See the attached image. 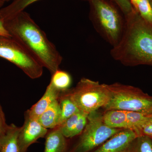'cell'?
<instances>
[{
  "instance_id": "1",
  "label": "cell",
  "mask_w": 152,
  "mask_h": 152,
  "mask_svg": "<svg viewBox=\"0 0 152 152\" xmlns=\"http://www.w3.org/2000/svg\"><path fill=\"white\" fill-rule=\"evenodd\" d=\"M3 23L11 37L52 75L59 69L62 56L29 14L23 11Z\"/></svg>"
},
{
  "instance_id": "2",
  "label": "cell",
  "mask_w": 152,
  "mask_h": 152,
  "mask_svg": "<svg viewBox=\"0 0 152 152\" xmlns=\"http://www.w3.org/2000/svg\"><path fill=\"white\" fill-rule=\"evenodd\" d=\"M125 18L124 31L111 50L112 57L126 66H152V26L135 10Z\"/></svg>"
},
{
  "instance_id": "3",
  "label": "cell",
  "mask_w": 152,
  "mask_h": 152,
  "mask_svg": "<svg viewBox=\"0 0 152 152\" xmlns=\"http://www.w3.org/2000/svg\"><path fill=\"white\" fill-rule=\"evenodd\" d=\"M90 18L96 29L112 46L119 42L124 31L126 19L112 0H89Z\"/></svg>"
},
{
  "instance_id": "4",
  "label": "cell",
  "mask_w": 152,
  "mask_h": 152,
  "mask_svg": "<svg viewBox=\"0 0 152 152\" xmlns=\"http://www.w3.org/2000/svg\"><path fill=\"white\" fill-rule=\"evenodd\" d=\"M80 110L89 114L109 103L110 92L108 85L83 78L75 87L66 91Z\"/></svg>"
},
{
  "instance_id": "5",
  "label": "cell",
  "mask_w": 152,
  "mask_h": 152,
  "mask_svg": "<svg viewBox=\"0 0 152 152\" xmlns=\"http://www.w3.org/2000/svg\"><path fill=\"white\" fill-rule=\"evenodd\" d=\"M111 94L106 110H119L127 112L152 113V96L140 89L120 83L107 85Z\"/></svg>"
},
{
  "instance_id": "6",
  "label": "cell",
  "mask_w": 152,
  "mask_h": 152,
  "mask_svg": "<svg viewBox=\"0 0 152 152\" xmlns=\"http://www.w3.org/2000/svg\"><path fill=\"white\" fill-rule=\"evenodd\" d=\"M103 115L98 110L88 115L86 127L78 140L69 152H89L121 130L109 127L104 122Z\"/></svg>"
},
{
  "instance_id": "7",
  "label": "cell",
  "mask_w": 152,
  "mask_h": 152,
  "mask_svg": "<svg viewBox=\"0 0 152 152\" xmlns=\"http://www.w3.org/2000/svg\"><path fill=\"white\" fill-rule=\"evenodd\" d=\"M0 58L12 63L29 77H40L43 67L21 45L11 37L0 35Z\"/></svg>"
},
{
  "instance_id": "8",
  "label": "cell",
  "mask_w": 152,
  "mask_h": 152,
  "mask_svg": "<svg viewBox=\"0 0 152 152\" xmlns=\"http://www.w3.org/2000/svg\"><path fill=\"white\" fill-rule=\"evenodd\" d=\"M48 129L44 127L38 120L25 115L23 125L20 127L18 142L20 152H27L29 147L39 139L45 137Z\"/></svg>"
},
{
  "instance_id": "9",
  "label": "cell",
  "mask_w": 152,
  "mask_h": 152,
  "mask_svg": "<svg viewBox=\"0 0 152 152\" xmlns=\"http://www.w3.org/2000/svg\"><path fill=\"white\" fill-rule=\"evenodd\" d=\"M137 137L133 130H121L93 152H128Z\"/></svg>"
},
{
  "instance_id": "10",
  "label": "cell",
  "mask_w": 152,
  "mask_h": 152,
  "mask_svg": "<svg viewBox=\"0 0 152 152\" xmlns=\"http://www.w3.org/2000/svg\"><path fill=\"white\" fill-rule=\"evenodd\" d=\"M88 115L80 111L70 117L57 128L66 138H72L80 135L86 125Z\"/></svg>"
},
{
  "instance_id": "11",
  "label": "cell",
  "mask_w": 152,
  "mask_h": 152,
  "mask_svg": "<svg viewBox=\"0 0 152 152\" xmlns=\"http://www.w3.org/2000/svg\"><path fill=\"white\" fill-rule=\"evenodd\" d=\"M61 93V91L50 83L43 96L31 108L28 110L26 113L30 118L38 120L50 105L59 99Z\"/></svg>"
},
{
  "instance_id": "12",
  "label": "cell",
  "mask_w": 152,
  "mask_h": 152,
  "mask_svg": "<svg viewBox=\"0 0 152 152\" xmlns=\"http://www.w3.org/2000/svg\"><path fill=\"white\" fill-rule=\"evenodd\" d=\"M67 138L58 128L48 131L45 137L44 152H68Z\"/></svg>"
},
{
  "instance_id": "13",
  "label": "cell",
  "mask_w": 152,
  "mask_h": 152,
  "mask_svg": "<svg viewBox=\"0 0 152 152\" xmlns=\"http://www.w3.org/2000/svg\"><path fill=\"white\" fill-rule=\"evenodd\" d=\"M60 120L61 108L58 99L53 102L38 119L41 125L48 129L58 126Z\"/></svg>"
},
{
  "instance_id": "14",
  "label": "cell",
  "mask_w": 152,
  "mask_h": 152,
  "mask_svg": "<svg viewBox=\"0 0 152 152\" xmlns=\"http://www.w3.org/2000/svg\"><path fill=\"white\" fill-rule=\"evenodd\" d=\"M20 127L13 124L8 125L0 143V152H20L18 138Z\"/></svg>"
},
{
  "instance_id": "15",
  "label": "cell",
  "mask_w": 152,
  "mask_h": 152,
  "mask_svg": "<svg viewBox=\"0 0 152 152\" xmlns=\"http://www.w3.org/2000/svg\"><path fill=\"white\" fill-rule=\"evenodd\" d=\"M40 0H12L0 10V20L5 22L15 16L18 14L25 11V9L32 4ZM88 1L89 0H83Z\"/></svg>"
},
{
  "instance_id": "16",
  "label": "cell",
  "mask_w": 152,
  "mask_h": 152,
  "mask_svg": "<svg viewBox=\"0 0 152 152\" xmlns=\"http://www.w3.org/2000/svg\"><path fill=\"white\" fill-rule=\"evenodd\" d=\"M103 118L104 122L109 127L121 129H129L126 111L107 110L103 115Z\"/></svg>"
},
{
  "instance_id": "17",
  "label": "cell",
  "mask_w": 152,
  "mask_h": 152,
  "mask_svg": "<svg viewBox=\"0 0 152 152\" xmlns=\"http://www.w3.org/2000/svg\"><path fill=\"white\" fill-rule=\"evenodd\" d=\"M58 101L61 108L60 126L70 117L80 110L67 94L66 91L61 93Z\"/></svg>"
},
{
  "instance_id": "18",
  "label": "cell",
  "mask_w": 152,
  "mask_h": 152,
  "mask_svg": "<svg viewBox=\"0 0 152 152\" xmlns=\"http://www.w3.org/2000/svg\"><path fill=\"white\" fill-rule=\"evenodd\" d=\"M52 75L50 83L57 90L63 92L69 89L72 79L68 72L58 69Z\"/></svg>"
},
{
  "instance_id": "19",
  "label": "cell",
  "mask_w": 152,
  "mask_h": 152,
  "mask_svg": "<svg viewBox=\"0 0 152 152\" xmlns=\"http://www.w3.org/2000/svg\"><path fill=\"white\" fill-rule=\"evenodd\" d=\"M129 129L136 131L152 118V113L127 111Z\"/></svg>"
},
{
  "instance_id": "20",
  "label": "cell",
  "mask_w": 152,
  "mask_h": 152,
  "mask_svg": "<svg viewBox=\"0 0 152 152\" xmlns=\"http://www.w3.org/2000/svg\"><path fill=\"white\" fill-rule=\"evenodd\" d=\"M128 152H152V139L145 136H138Z\"/></svg>"
},
{
  "instance_id": "21",
  "label": "cell",
  "mask_w": 152,
  "mask_h": 152,
  "mask_svg": "<svg viewBox=\"0 0 152 152\" xmlns=\"http://www.w3.org/2000/svg\"><path fill=\"white\" fill-rule=\"evenodd\" d=\"M136 10L144 20L152 26V7L149 0H138Z\"/></svg>"
},
{
  "instance_id": "22",
  "label": "cell",
  "mask_w": 152,
  "mask_h": 152,
  "mask_svg": "<svg viewBox=\"0 0 152 152\" xmlns=\"http://www.w3.org/2000/svg\"><path fill=\"white\" fill-rule=\"evenodd\" d=\"M118 6L124 16L135 10L130 0H112Z\"/></svg>"
},
{
  "instance_id": "23",
  "label": "cell",
  "mask_w": 152,
  "mask_h": 152,
  "mask_svg": "<svg viewBox=\"0 0 152 152\" xmlns=\"http://www.w3.org/2000/svg\"><path fill=\"white\" fill-rule=\"evenodd\" d=\"M138 136H145L152 139V118L136 131Z\"/></svg>"
},
{
  "instance_id": "24",
  "label": "cell",
  "mask_w": 152,
  "mask_h": 152,
  "mask_svg": "<svg viewBox=\"0 0 152 152\" xmlns=\"http://www.w3.org/2000/svg\"><path fill=\"white\" fill-rule=\"evenodd\" d=\"M8 125L6 122V117L2 107L0 104V143L4 135Z\"/></svg>"
},
{
  "instance_id": "25",
  "label": "cell",
  "mask_w": 152,
  "mask_h": 152,
  "mask_svg": "<svg viewBox=\"0 0 152 152\" xmlns=\"http://www.w3.org/2000/svg\"><path fill=\"white\" fill-rule=\"evenodd\" d=\"M0 35L6 36V37H11L10 34L5 28L3 22L1 20H0Z\"/></svg>"
},
{
  "instance_id": "26",
  "label": "cell",
  "mask_w": 152,
  "mask_h": 152,
  "mask_svg": "<svg viewBox=\"0 0 152 152\" xmlns=\"http://www.w3.org/2000/svg\"><path fill=\"white\" fill-rule=\"evenodd\" d=\"M134 8L137 11V3L138 0H130Z\"/></svg>"
},
{
  "instance_id": "27",
  "label": "cell",
  "mask_w": 152,
  "mask_h": 152,
  "mask_svg": "<svg viewBox=\"0 0 152 152\" xmlns=\"http://www.w3.org/2000/svg\"><path fill=\"white\" fill-rule=\"evenodd\" d=\"M5 3V2L4 1V0H0V10L4 7V4Z\"/></svg>"
},
{
  "instance_id": "28",
  "label": "cell",
  "mask_w": 152,
  "mask_h": 152,
  "mask_svg": "<svg viewBox=\"0 0 152 152\" xmlns=\"http://www.w3.org/2000/svg\"><path fill=\"white\" fill-rule=\"evenodd\" d=\"M12 1V0H4L5 2H9L11 1Z\"/></svg>"
},
{
  "instance_id": "29",
  "label": "cell",
  "mask_w": 152,
  "mask_h": 152,
  "mask_svg": "<svg viewBox=\"0 0 152 152\" xmlns=\"http://www.w3.org/2000/svg\"><path fill=\"white\" fill-rule=\"evenodd\" d=\"M150 2L151 3V5L152 7V0H149Z\"/></svg>"
}]
</instances>
